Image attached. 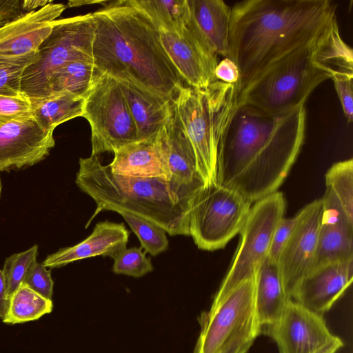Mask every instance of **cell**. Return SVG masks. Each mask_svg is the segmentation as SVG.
<instances>
[{"label": "cell", "mask_w": 353, "mask_h": 353, "mask_svg": "<svg viewBox=\"0 0 353 353\" xmlns=\"http://www.w3.org/2000/svg\"><path fill=\"white\" fill-rule=\"evenodd\" d=\"M305 124V106L272 114L237 105L219 143L217 183L252 203L276 192L298 157Z\"/></svg>", "instance_id": "cell-1"}, {"label": "cell", "mask_w": 353, "mask_h": 353, "mask_svg": "<svg viewBox=\"0 0 353 353\" xmlns=\"http://www.w3.org/2000/svg\"><path fill=\"white\" fill-rule=\"evenodd\" d=\"M330 0H245L231 8L228 57L238 92L272 62L312 39L336 19Z\"/></svg>", "instance_id": "cell-2"}, {"label": "cell", "mask_w": 353, "mask_h": 353, "mask_svg": "<svg viewBox=\"0 0 353 353\" xmlns=\"http://www.w3.org/2000/svg\"><path fill=\"white\" fill-rule=\"evenodd\" d=\"M92 16V62L97 70L173 100L184 81L151 19L129 0L110 1Z\"/></svg>", "instance_id": "cell-3"}, {"label": "cell", "mask_w": 353, "mask_h": 353, "mask_svg": "<svg viewBox=\"0 0 353 353\" xmlns=\"http://www.w3.org/2000/svg\"><path fill=\"white\" fill-rule=\"evenodd\" d=\"M340 69L353 70L352 49L342 39L336 19L259 72L239 91L237 105L288 113L305 106L312 92Z\"/></svg>", "instance_id": "cell-4"}, {"label": "cell", "mask_w": 353, "mask_h": 353, "mask_svg": "<svg viewBox=\"0 0 353 353\" xmlns=\"http://www.w3.org/2000/svg\"><path fill=\"white\" fill-rule=\"evenodd\" d=\"M75 183L97 208L85 225L102 211L128 212L153 222L170 236H190V211L199 192L182 190L161 178L112 173L97 156L80 158Z\"/></svg>", "instance_id": "cell-5"}, {"label": "cell", "mask_w": 353, "mask_h": 353, "mask_svg": "<svg viewBox=\"0 0 353 353\" xmlns=\"http://www.w3.org/2000/svg\"><path fill=\"white\" fill-rule=\"evenodd\" d=\"M237 84L216 80L203 89L183 86L172 100L205 186L216 182L219 143L237 106Z\"/></svg>", "instance_id": "cell-6"}, {"label": "cell", "mask_w": 353, "mask_h": 353, "mask_svg": "<svg viewBox=\"0 0 353 353\" xmlns=\"http://www.w3.org/2000/svg\"><path fill=\"white\" fill-rule=\"evenodd\" d=\"M94 32L92 13L52 21L51 32L23 74L21 92L30 99L46 97L49 79L55 70L74 61H92Z\"/></svg>", "instance_id": "cell-7"}, {"label": "cell", "mask_w": 353, "mask_h": 353, "mask_svg": "<svg viewBox=\"0 0 353 353\" xmlns=\"http://www.w3.org/2000/svg\"><path fill=\"white\" fill-rule=\"evenodd\" d=\"M91 128V155L113 152L138 141L137 128L117 81L105 73L94 79L84 97L83 114Z\"/></svg>", "instance_id": "cell-8"}, {"label": "cell", "mask_w": 353, "mask_h": 353, "mask_svg": "<svg viewBox=\"0 0 353 353\" xmlns=\"http://www.w3.org/2000/svg\"><path fill=\"white\" fill-rule=\"evenodd\" d=\"M252 203L236 191L217 183L205 186L193 203L190 236L198 248H224L241 232Z\"/></svg>", "instance_id": "cell-9"}, {"label": "cell", "mask_w": 353, "mask_h": 353, "mask_svg": "<svg viewBox=\"0 0 353 353\" xmlns=\"http://www.w3.org/2000/svg\"><path fill=\"white\" fill-rule=\"evenodd\" d=\"M200 334L193 353H216L234 340L259 336L255 276L238 285L198 318Z\"/></svg>", "instance_id": "cell-10"}, {"label": "cell", "mask_w": 353, "mask_h": 353, "mask_svg": "<svg viewBox=\"0 0 353 353\" xmlns=\"http://www.w3.org/2000/svg\"><path fill=\"white\" fill-rule=\"evenodd\" d=\"M285 210V198L278 191L254 203L239 232L240 242L231 265L212 302L255 276L268 256L274 231L283 217Z\"/></svg>", "instance_id": "cell-11"}, {"label": "cell", "mask_w": 353, "mask_h": 353, "mask_svg": "<svg viewBox=\"0 0 353 353\" xmlns=\"http://www.w3.org/2000/svg\"><path fill=\"white\" fill-rule=\"evenodd\" d=\"M263 334L273 339L279 353H336L344 345L330 332L323 316L292 299L279 319Z\"/></svg>", "instance_id": "cell-12"}, {"label": "cell", "mask_w": 353, "mask_h": 353, "mask_svg": "<svg viewBox=\"0 0 353 353\" xmlns=\"http://www.w3.org/2000/svg\"><path fill=\"white\" fill-rule=\"evenodd\" d=\"M322 214L321 199L312 201L298 212L294 227L277 261L285 292L291 299L300 282L311 272Z\"/></svg>", "instance_id": "cell-13"}, {"label": "cell", "mask_w": 353, "mask_h": 353, "mask_svg": "<svg viewBox=\"0 0 353 353\" xmlns=\"http://www.w3.org/2000/svg\"><path fill=\"white\" fill-rule=\"evenodd\" d=\"M159 30L167 54L188 86L203 89L216 81L218 55L204 41L190 16L179 30Z\"/></svg>", "instance_id": "cell-14"}, {"label": "cell", "mask_w": 353, "mask_h": 353, "mask_svg": "<svg viewBox=\"0 0 353 353\" xmlns=\"http://www.w3.org/2000/svg\"><path fill=\"white\" fill-rule=\"evenodd\" d=\"M55 145L53 131L43 130L34 119L0 126V171L20 170L44 160Z\"/></svg>", "instance_id": "cell-15"}, {"label": "cell", "mask_w": 353, "mask_h": 353, "mask_svg": "<svg viewBox=\"0 0 353 353\" xmlns=\"http://www.w3.org/2000/svg\"><path fill=\"white\" fill-rule=\"evenodd\" d=\"M157 140L169 172V181L182 190L200 192L205 184L197 171L193 149L173 101L170 114L157 134Z\"/></svg>", "instance_id": "cell-16"}, {"label": "cell", "mask_w": 353, "mask_h": 353, "mask_svg": "<svg viewBox=\"0 0 353 353\" xmlns=\"http://www.w3.org/2000/svg\"><path fill=\"white\" fill-rule=\"evenodd\" d=\"M352 278L353 259L322 265L300 282L292 300L323 316L350 285Z\"/></svg>", "instance_id": "cell-17"}, {"label": "cell", "mask_w": 353, "mask_h": 353, "mask_svg": "<svg viewBox=\"0 0 353 353\" xmlns=\"http://www.w3.org/2000/svg\"><path fill=\"white\" fill-rule=\"evenodd\" d=\"M66 6L48 3L0 28V57H15L37 51L52 29V21Z\"/></svg>", "instance_id": "cell-18"}, {"label": "cell", "mask_w": 353, "mask_h": 353, "mask_svg": "<svg viewBox=\"0 0 353 353\" xmlns=\"http://www.w3.org/2000/svg\"><path fill=\"white\" fill-rule=\"evenodd\" d=\"M129 232L123 223L108 220L99 222L92 232L80 243L48 255L42 264L46 268H60L78 260L97 256H112L126 247Z\"/></svg>", "instance_id": "cell-19"}, {"label": "cell", "mask_w": 353, "mask_h": 353, "mask_svg": "<svg viewBox=\"0 0 353 353\" xmlns=\"http://www.w3.org/2000/svg\"><path fill=\"white\" fill-rule=\"evenodd\" d=\"M108 164L112 173L137 178H161L170 174L157 140V136L128 144L114 153Z\"/></svg>", "instance_id": "cell-20"}, {"label": "cell", "mask_w": 353, "mask_h": 353, "mask_svg": "<svg viewBox=\"0 0 353 353\" xmlns=\"http://www.w3.org/2000/svg\"><path fill=\"white\" fill-rule=\"evenodd\" d=\"M116 80L134 121L138 141L156 137L170 114L172 100H166L131 81Z\"/></svg>", "instance_id": "cell-21"}, {"label": "cell", "mask_w": 353, "mask_h": 353, "mask_svg": "<svg viewBox=\"0 0 353 353\" xmlns=\"http://www.w3.org/2000/svg\"><path fill=\"white\" fill-rule=\"evenodd\" d=\"M290 300L277 263L267 257L255 274L256 315L261 334L279 319Z\"/></svg>", "instance_id": "cell-22"}, {"label": "cell", "mask_w": 353, "mask_h": 353, "mask_svg": "<svg viewBox=\"0 0 353 353\" xmlns=\"http://www.w3.org/2000/svg\"><path fill=\"white\" fill-rule=\"evenodd\" d=\"M190 20L208 46L228 57L231 7L222 0H188Z\"/></svg>", "instance_id": "cell-23"}, {"label": "cell", "mask_w": 353, "mask_h": 353, "mask_svg": "<svg viewBox=\"0 0 353 353\" xmlns=\"http://www.w3.org/2000/svg\"><path fill=\"white\" fill-rule=\"evenodd\" d=\"M351 259H353V223L323 212L311 272L328 263Z\"/></svg>", "instance_id": "cell-24"}, {"label": "cell", "mask_w": 353, "mask_h": 353, "mask_svg": "<svg viewBox=\"0 0 353 353\" xmlns=\"http://www.w3.org/2000/svg\"><path fill=\"white\" fill-rule=\"evenodd\" d=\"M323 212L353 223V161L334 163L325 174Z\"/></svg>", "instance_id": "cell-25"}, {"label": "cell", "mask_w": 353, "mask_h": 353, "mask_svg": "<svg viewBox=\"0 0 353 353\" xmlns=\"http://www.w3.org/2000/svg\"><path fill=\"white\" fill-rule=\"evenodd\" d=\"M30 101L32 117L46 131L54 132L59 125L83 114L84 97L73 94L61 92Z\"/></svg>", "instance_id": "cell-26"}, {"label": "cell", "mask_w": 353, "mask_h": 353, "mask_svg": "<svg viewBox=\"0 0 353 353\" xmlns=\"http://www.w3.org/2000/svg\"><path fill=\"white\" fill-rule=\"evenodd\" d=\"M100 72L92 61H74L55 70L50 76L47 97L68 92L85 97Z\"/></svg>", "instance_id": "cell-27"}, {"label": "cell", "mask_w": 353, "mask_h": 353, "mask_svg": "<svg viewBox=\"0 0 353 353\" xmlns=\"http://www.w3.org/2000/svg\"><path fill=\"white\" fill-rule=\"evenodd\" d=\"M52 309V299L22 283L9 298L8 310L2 321L12 325L36 321L50 313Z\"/></svg>", "instance_id": "cell-28"}, {"label": "cell", "mask_w": 353, "mask_h": 353, "mask_svg": "<svg viewBox=\"0 0 353 353\" xmlns=\"http://www.w3.org/2000/svg\"><path fill=\"white\" fill-rule=\"evenodd\" d=\"M141 9L159 30H181L190 19L188 0H129Z\"/></svg>", "instance_id": "cell-29"}, {"label": "cell", "mask_w": 353, "mask_h": 353, "mask_svg": "<svg viewBox=\"0 0 353 353\" xmlns=\"http://www.w3.org/2000/svg\"><path fill=\"white\" fill-rule=\"evenodd\" d=\"M121 214L132 232L138 237L141 247L145 252L155 256L165 251L168 247L166 232L153 222L136 215L121 212Z\"/></svg>", "instance_id": "cell-30"}, {"label": "cell", "mask_w": 353, "mask_h": 353, "mask_svg": "<svg viewBox=\"0 0 353 353\" xmlns=\"http://www.w3.org/2000/svg\"><path fill=\"white\" fill-rule=\"evenodd\" d=\"M36 53L37 51L15 57H0V94L17 95L21 92L23 74L34 61Z\"/></svg>", "instance_id": "cell-31"}, {"label": "cell", "mask_w": 353, "mask_h": 353, "mask_svg": "<svg viewBox=\"0 0 353 353\" xmlns=\"http://www.w3.org/2000/svg\"><path fill=\"white\" fill-rule=\"evenodd\" d=\"M38 249V245H34L6 259L2 272L8 299L22 284L28 269L37 261Z\"/></svg>", "instance_id": "cell-32"}, {"label": "cell", "mask_w": 353, "mask_h": 353, "mask_svg": "<svg viewBox=\"0 0 353 353\" xmlns=\"http://www.w3.org/2000/svg\"><path fill=\"white\" fill-rule=\"evenodd\" d=\"M112 271L135 278L141 277L153 270V265L141 247H126L119 250L112 258Z\"/></svg>", "instance_id": "cell-33"}, {"label": "cell", "mask_w": 353, "mask_h": 353, "mask_svg": "<svg viewBox=\"0 0 353 353\" xmlns=\"http://www.w3.org/2000/svg\"><path fill=\"white\" fill-rule=\"evenodd\" d=\"M32 117L31 101L28 96L22 92L17 95L0 94V126Z\"/></svg>", "instance_id": "cell-34"}, {"label": "cell", "mask_w": 353, "mask_h": 353, "mask_svg": "<svg viewBox=\"0 0 353 353\" xmlns=\"http://www.w3.org/2000/svg\"><path fill=\"white\" fill-rule=\"evenodd\" d=\"M340 100L344 114L349 123L353 119V70L340 69L331 78Z\"/></svg>", "instance_id": "cell-35"}, {"label": "cell", "mask_w": 353, "mask_h": 353, "mask_svg": "<svg viewBox=\"0 0 353 353\" xmlns=\"http://www.w3.org/2000/svg\"><path fill=\"white\" fill-rule=\"evenodd\" d=\"M22 283L45 298L52 299L54 282L51 270H47L42 263L34 261L28 269Z\"/></svg>", "instance_id": "cell-36"}, {"label": "cell", "mask_w": 353, "mask_h": 353, "mask_svg": "<svg viewBox=\"0 0 353 353\" xmlns=\"http://www.w3.org/2000/svg\"><path fill=\"white\" fill-rule=\"evenodd\" d=\"M296 221V215L291 218L283 217L277 224L270 243L268 257L272 261L276 262L279 255L285 245Z\"/></svg>", "instance_id": "cell-37"}, {"label": "cell", "mask_w": 353, "mask_h": 353, "mask_svg": "<svg viewBox=\"0 0 353 353\" xmlns=\"http://www.w3.org/2000/svg\"><path fill=\"white\" fill-rule=\"evenodd\" d=\"M22 0H0V28L27 12Z\"/></svg>", "instance_id": "cell-38"}, {"label": "cell", "mask_w": 353, "mask_h": 353, "mask_svg": "<svg viewBox=\"0 0 353 353\" xmlns=\"http://www.w3.org/2000/svg\"><path fill=\"white\" fill-rule=\"evenodd\" d=\"M216 80L228 83L238 84L239 71L236 63L229 57L219 61L214 71Z\"/></svg>", "instance_id": "cell-39"}, {"label": "cell", "mask_w": 353, "mask_h": 353, "mask_svg": "<svg viewBox=\"0 0 353 353\" xmlns=\"http://www.w3.org/2000/svg\"><path fill=\"white\" fill-rule=\"evenodd\" d=\"M254 340L238 338L216 353H247Z\"/></svg>", "instance_id": "cell-40"}, {"label": "cell", "mask_w": 353, "mask_h": 353, "mask_svg": "<svg viewBox=\"0 0 353 353\" xmlns=\"http://www.w3.org/2000/svg\"><path fill=\"white\" fill-rule=\"evenodd\" d=\"M9 299L6 294L5 280L2 270L0 269V319L3 320L8 307Z\"/></svg>", "instance_id": "cell-41"}, {"label": "cell", "mask_w": 353, "mask_h": 353, "mask_svg": "<svg viewBox=\"0 0 353 353\" xmlns=\"http://www.w3.org/2000/svg\"><path fill=\"white\" fill-rule=\"evenodd\" d=\"M52 1L47 0H23V8L27 12H30L39 9Z\"/></svg>", "instance_id": "cell-42"}, {"label": "cell", "mask_w": 353, "mask_h": 353, "mask_svg": "<svg viewBox=\"0 0 353 353\" xmlns=\"http://www.w3.org/2000/svg\"><path fill=\"white\" fill-rule=\"evenodd\" d=\"M110 1H70L68 3V6L69 7H76L92 3H100L105 8L110 3Z\"/></svg>", "instance_id": "cell-43"}, {"label": "cell", "mask_w": 353, "mask_h": 353, "mask_svg": "<svg viewBox=\"0 0 353 353\" xmlns=\"http://www.w3.org/2000/svg\"><path fill=\"white\" fill-rule=\"evenodd\" d=\"M1 190H2V184H1V179L0 177V197H1Z\"/></svg>", "instance_id": "cell-44"}]
</instances>
